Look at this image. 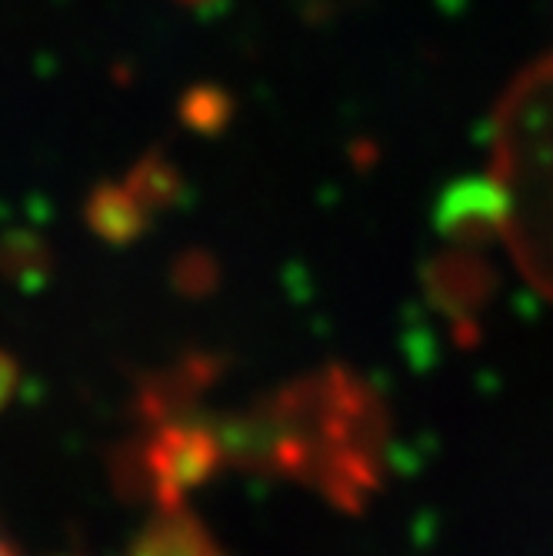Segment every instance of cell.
Returning a JSON list of instances; mask_svg holds the SVG:
<instances>
[{
  "mask_svg": "<svg viewBox=\"0 0 553 556\" xmlns=\"http://www.w3.org/2000/svg\"><path fill=\"white\" fill-rule=\"evenodd\" d=\"M0 556H8V549H4V543H0Z\"/></svg>",
  "mask_w": 553,
  "mask_h": 556,
  "instance_id": "obj_2",
  "label": "cell"
},
{
  "mask_svg": "<svg viewBox=\"0 0 553 556\" xmlns=\"http://www.w3.org/2000/svg\"><path fill=\"white\" fill-rule=\"evenodd\" d=\"M11 380H14V370H11V364L0 357V403L8 400V393H11Z\"/></svg>",
  "mask_w": 553,
  "mask_h": 556,
  "instance_id": "obj_1",
  "label": "cell"
}]
</instances>
